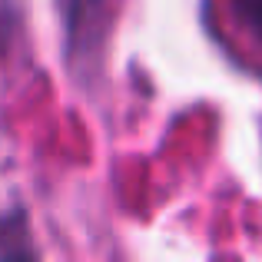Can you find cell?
<instances>
[{
    "mask_svg": "<svg viewBox=\"0 0 262 262\" xmlns=\"http://www.w3.org/2000/svg\"><path fill=\"white\" fill-rule=\"evenodd\" d=\"M10 30H13V20H10V10H7V4L0 0V57H4L7 43H10Z\"/></svg>",
    "mask_w": 262,
    "mask_h": 262,
    "instance_id": "7a4b0ae2",
    "label": "cell"
},
{
    "mask_svg": "<svg viewBox=\"0 0 262 262\" xmlns=\"http://www.w3.org/2000/svg\"><path fill=\"white\" fill-rule=\"evenodd\" d=\"M236 20L256 43H262V0H229Z\"/></svg>",
    "mask_w": 262,
    "mask_h": 262,
    "instance_id": "6da1fadb",
    "label": "cell"
}]
</instances>
